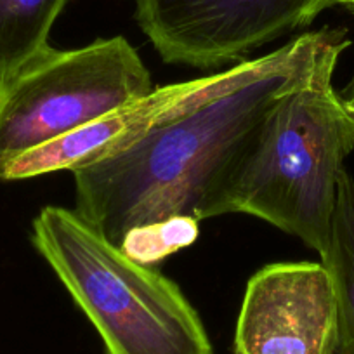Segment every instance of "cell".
I'll return each instance as SVG.
<instances>
[{
  "mask_svg": "<svg viewBox=\"0 0 354 354\" xmlns=\"http://www.w3.org/2000/svg\"><path fill=\"white\" fill-rule=\"evenodd\" d=\"M153 91L151 73L124 37L50 47L0 87V165Z\"/></svg>",
  "mask_w": 354,
  "mask_h": 354,
  "instance_id": "277c9868",
  "label": "cell"
},
{
  "mask_svg": "<svg viewBox=\"0 0 354 354\" xmlns=\"http://www.w3.org/2000/svg\"><path fill=\"white\" fill-rule=\"evenodd\" d=\"M342 33H304L205 77L138 139L73 170L75 212L118 248L136 227L176 217L205 221L210 200L264 118Z\"/></svg>",
  "mask_w": 354,
  "mask_h": 354,
  "instance_id": "6da1fadb",
  "label": "cell"
},
{
  "mask_svg": "<svg viewBox=\"0 0 354 354\" xmlns=\"http://www.w3.org/2000/svg\"><path fill=\"white\" fill-rule=\"evenodd\" d=\"M32 241L106 354H214L198 313L181 288L111 245L75 210L44 207Z\"/></svg>",
  "mask_w": 354,
  "mask_h": 354,
  "instance_id": "3957f363",
  "label": "cell"
},
{
  "mask_svg": "<svg viewBox=\"0 0 354 354\" xmlns=\"http://www.w3.org/2000/svg\"><path fill=\"white\" fill-rule=\"evenodd\" d=\"M337 302L323 262H278L250 278L234 354H333Z\"/></svg>",
  "mask_w": 354,
  "mask_h": 354,
  "instance_id": "8992f818",
  "label": "cell"
},
{
  "mask_svg": "<svg viewBox=\"0 0 354 354\" xmlns=\"http://www.w3.org/2000/svg\"><path fill=\"white\" fill-rule=\"evenodd\" d=\"M319 257L335 292L337 346L333 354H354V179L346 169L337 179L328 243Z\"/></svg>",
  "mask_w": 354,
  "mask_h": 354,
  "instance_id": "ba28073f",
  "label": "cell"
},
{
  "mask_svg": "<svg viewBox=\"0 0 354 354\" xmlns=\"http://www.w3.org/2000/svg\"><path fill=\"white\" fill-rule=\"evenodd\" d=\"M333 0H136V18L165 63L210 70L311 25Z\"/></svg>",
  "mask_w": 354,
  "mask_h": 354,
  "instance_id": "5b68a950",
  "label": "cell"
},
{
  "mask_svg": "<svg viewBox=\"0 0 354 354\" xmlns=\"http://www.w3.org/2000/svg\"><path fill=\"white\" fill-rule=\"evenodd\" d=\"M205 77L155 88L97 120L0 165V181H21L57 170H77L138 139L156 120L198 91Z\"/></svg>",
  "mask_w": 354,
  "mask_h": 354,
  "instance_id": "52a82bcc",
  "label": "cell"
},
{
  "mask_svg": "<svg viewBox=\"0 0 354 354\" xmlns=\"http://www.w3.org/2000/svg\"><path fill=\"white\" fill-rule=\"evenodd\" d=\"M349 46L346 32L274 104L210 200L205 219L248 214L319 255L325 252L337 179L354 151V111L332 84L337 61Z\"/></svg>",
  "mask_w": 354,
  "mask_h": 354,
  "instance_id": "7a4b0ae2",
  "label": "cell"
},
{
  "mask_svg": "<svg viewBox=\"0 0 354 354\" xmlns=\"http://www.w3.org/2000/svg\"><path fill=\"white\" fill-rule=\"evenodd\" d=\"M333 2L340 6H346L351 12H354V0H333Z\"/></svg>",
  "mask_w": 354,
  "mask_h": 354,
  "instance_id": "7c38bea8",
  "label": "cell"
},
{
  "mask_svg": "<svg viewBox=\"0 0 354 354\" xmlns=\"http://www.w3.org/2000/svg\"><path fill=\"white\" fill-rule=\"evenodd\" d=\"M340 96H342V100L346 101L347 106L354 111V77L351 78L349 84L340 91Z\"/></svg>",
  "mask_w": 354,
  "mask_h": 354,
  "instance_id": "8fae6325",
  "label": "cell"
},
{
  "mask_svg": "<svg viewBox=\"0 0 354 354\" xmlns=\"http://www.w3.org/2000/svg\"><path fill=\"white\" fill-rule=\"evenodd\" d=\"M198 236V223L189 217H176L163 223L148 224L132 230L124 238L120 250L145 266H153L189 247Z\"/></svg>",
  "mask_w": 354,
  "mask_h": 354,
  "instance_id": "30bf717a",
  "label": "cell"
},
{
  "mask_svg": "<svg viewBox=\"0 0 354 354\" xmlns=\"http://www.w3.org/2000/svg\"><path fill=\"white\" fill-rule=\"evenodd\" d=\"M70 0H0V87L50 49L49 33Z\"/></svg>",
  "mask_w": 354,
  "mask_h": 354,
  "instance_id": "9c48e42d",
  "label": "cell"
}]
</instances>
